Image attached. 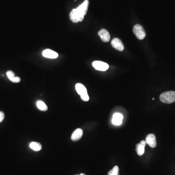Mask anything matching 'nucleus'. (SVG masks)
Returning a JSON list of instances; mask_svg holds the SVG:
<instances>
[{
    "label": "nucleus",
    "instance_id": "3",
    "mask_svg": "<svg viewBox=\"0 0 175 175\" xmlns=\"http://www.w3.org/2000/svg\"><path fill=\"white\" fill-rule=\"evenodd\" d=\"M76 90L77 93L79 94L81 99L84 101H88L89 100V96L88 94L86 88L83 84L77 83L76 85Z\"/></svg>",
    "mask_w": 175,
    "mask_h": 175
},
{
    "label": "nucleus",
    "instance_id": "18",
    "mask_svg": "<svg viewBox=\"0 0 175 175\" xmlns=\"http://www.w3.org/2000/svg\"><path fill=\"white\" fill-rule=\"evenodd\" d=\"M4 118V114L3 112L0 111V122L3 121Z\"/></svg>",
    "mask_w": 175,
    "mask_h": 175
},
{
    "label": "nucleus",
    "instance_id": "8",
    "mask_svg": "<svg viewBox=\"0 0 175 175\" xmlns=\"http://www.w3.org/2000/svg\"><path fill=\"white\" fill-rule=\"evenodd\" d=\"M98 35L101 38V39L103 42H108L110 41L111 36L109 33L106 29H102L98 32Z\"/></svg>",
    "mask_w": 175,
    "mask_h": 175
},
{
    "label": "nucleus",
    "instance_id": "17",
    "mask_svg": "<svg viewBox=\"0 0 175 175\" xmlns=\"http://www.w3.org/2000/svg\"><path fill=\"white\" fill-rule=\"evenodd\" d=\"M10 80L13 83H19L20 81V78L19 77H13Z\"/></svg>",
    "mask_w": 175,
    "mask_h": 175
},
{
    "label": "nucleus",
    "instance_id": "16",
    "mask_svg": "<svg viewBox=\"0 0 175 175\" xmlns=\"http://www.w3.org/2000/svg\"><path fill=\"white\" fill-rule=\"evenodd\" d=\"M7 75L8 77V78L10 80L12 79L13 77H15V74L13 71H8L7 72Z\"/></svg>",
    "mask_w": 175,
    "mask_h": 175
},
{
    "label": "nucleus",
    "instance_id": "15",
    "mask_svg": "<svg viewBox=\"0 0 175 175\" xmlns=\"http://www.w3.org/2000/svg\"><path fill=\"white\" fill-rule=\"evenodd\" d=\"M119 168L118 166H115L113 168L108 172V175H119Z\"/></svg>",
    "mask_w": 175,
    "mask_h": 175
},
{
    "label": "nucleus",
    "instance_id": "9",
    "mask_svg": "<svg viewBox=\"0 0 175 175\" xmlns=\"http://www.w3.org/2000/svg\"><path fill=\"white\" fill-rule=\"evenodd\" d=\"M42 55L46 58H56L58 57V54L51 49H45L42 52Z\"/></svg>",
    "mask_w": 175,
    "mask_h": 175
},
{
    "label": "nucleus",
    "instance_id": "10",
    "mask_svg": "<svg viewBox=\"0 0 175 175\" xmlns=\"http://www.w3.org/2000/svg\"><path fill=\"white\" fill-rule=\"evenodd\" d=\"M83 133V130L81 128H77L73 132L71 135V139L73 141H77L79 140L82 137Z\"/></svg>",
    "mask_w": 175,
    "mask_h": 175
},
{
    "label": "nucleus",
    "instance_id": "14",
    "mask_svg": "<svg viewBox=\"0 0 175 175\" xmlns=\"http://www.w3.org/2000/svg\"><path fill=\"white\" fill-rule=\"evenodd\" d=\"M36 106L39 109H40L41 111L45 112L48 110V107L47 105L43 102V101H38L36 103Z\"/></svg>",
    "mask_w": 175,
    "mask_h": 175
},
{
    "label": "nucleus",
    "instance_id": "7",
    "mask_svg": "<svg viewBox=\"0 0 175 175\" xmlns=\"http://www.w3.org/2000/svg\"><path fill=\"white\" fill-rule=\"evenodd\" d=\"M146 143L152 148H154L157 146L156 139L153 134H149L147 135L146 140Z\"/></svg>",
    "mask_w": 175,
    "mask_h": 175
},
{
    "label": "nucleus",
    "instance_id": "1",
    "mask_svg": "<svg viewBox=\"0 0 175 175\" xmlns=\"http://www.w3.org/2000/svg\"><path fill=\"white\" fill-rule=\"evenodd\" d=\"M89 4V1L85 0L77 8L72 10L70 13V17L73 23H77L83 20L84 17L87 12Z\"/></svg>",
    "mask_w": 175,
    "mask_h": 175
},
{
    "label": "nucleus",
    "instance_id": "11",
    "mask_svg": "<svg viewBox=\"0 0 175 175\" xmlns=\"http://www.w3.org/2000/svg\"><path fill=\"white\" fill-rule=\"evenodd\" d=\"M147 143L146 141L142 140L139 144L136 145V150L139 156L143 155L144 153V148Z\"/></svg>",
    "mask_w": 175,
    "mask_h": 175
},
{
    "label": "nucleus",
    "instance_id": "4",
    "mask_svg": "<svg viewBox=\"0 0 175 175\" xmlns=\"http://www.w3.org/2000/svg\"><path fill=\"white\" fill-rule=\"evenodd\" d=\"M133 33L136 37L140 40L144 39L146 36V33L142 26L140 24H136L134 26Z\"/></svg>",
    "mask_w": 175,
    "mask_h": 175
},
{
    "label": "nucleus",
    "instance_id": "13",
    "mask_svg": "<svg viewBox=\"0 0 175 175\" xmlns=\"http://www.w3.org/2000/svg\"><path fill=\"white\" fill-rule=\"evenodd\" d=\"M30 147L34 151H39L42 149V146L39 143L33 141L32 143H30Z\"/></svg>",
    "mask_w": 175,
    "mask_h": 175
},
{
    "label": "nucleus",
    "instance_id": "5",
    "mask_svg": "<svg viewBox=\"0 0 175 175\" xmlns=\"http://www.w3.org/2000/svg\"><path fill=\"white\" fill-rule=\"evenodd\" d=\"M93 66L96 70L101 71H106L109 68L108 64L100 61H95L93 63Z\"/></svg>",
    "mask_w": 175,
    "mask_h": 175
},
{
    "label": "nucleus",
    "instance_id": "6",
    "mask_svg": "<svg viewBox=\"0 0 175 175\" xmlns=\"http://www.w3.org/2000/svg\"><path fill=\"white\" fill-rule=\"evenodd\" d=\"M112 45L114 48L119 51H122L124 49V44L118 38H114L112 40Z\"/></svg>",
    "mask_w": 175,
    "mask_h": 175
},
{
    "label": "nucleus",
    "instance_id": "19",
    "mask_svg": "<svg viewBox=\"0 0 175 175\" xmlns=\"http://www.w3.org/2000/svg\"></svg>",
    "mask_w": 175,
    "mask_h": 175
},
{
    "label": "nucleus",
    "instance_id": "2",
    "mask_svg": "<svg viewBox=\"0 0 175 175\" xmlns=\"http://www.w3.org/2000/svg\"><path fill=\"white\" fill-rule=\"evenodd\" d=\"M160 99L162 102L166 104H171L175 102V92L169 91L162 93Z\"/></svg>",
    "mask_w": 175,
    "mask_h": 175
},
{
    "label": "nucleus",
    "instance_id": "12",
    "mask_svg": "<svg viewBox=\"0 0 175 175\" xmlns=\"http://www.w3.org/2000/svg\"><path fill=\"white\" fill-rule=\"evenodd\" d=\"M122 119H123V116L121 113H115L113 115L112 122L114 125H120L122 122Z\"/></svg>",
    "mask_w": 175,
    "mask_h": 175
}]
</instances>
